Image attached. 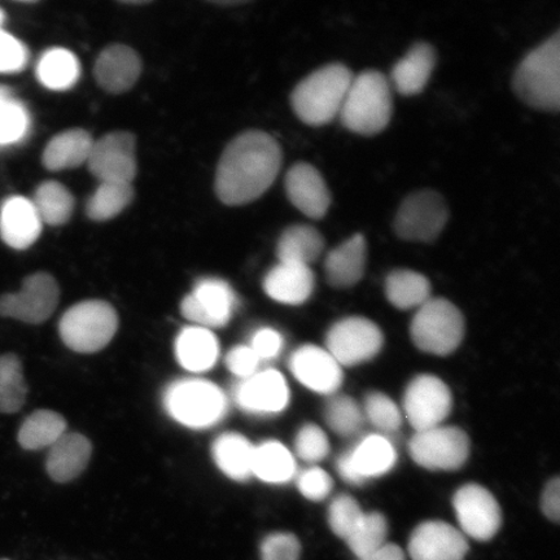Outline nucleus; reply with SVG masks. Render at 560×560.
I'll return each mask as SVG.
<instances>
[{
  "mask_svg": "<svg viewBox=\"0 0 560 560\" xmlns=\"http://www.w3.org/2000/svg\"><path fill=\"white\" fill-rule=\"evenodd\" d=\"M282 161L275 137L260 130L242 132L228 144L217 166V196L226 206H244L261 198L275 184Z\"/></svg>",
  "mask_w": 560,
  "mask_h": 560,
  "instance_id": "obj_1",
  "label": "nucleus"
},
{
  "mask_svg": "<svg viewBox=\"0 0 560 560\" xmlns=\"http://www.w3.org/2000/svg\"><path fill=\"white\" fill-rule=\"evenodd\" d=\"M394 115L390 82L380 70H365L353 75L340 121L349 131L360 136H376L388 128Z\"/></svg>",
  "mask_w": 560,
  "mask_h": 560,
  "instance_id": "obj_2",
  "label": "nucleus"
},
{
  "mask_svg": "<svg viewBox=\"0 0 560 560\" xmlns=\"http://www.w3.org/2000/svg\"><path fill=\"white\" fill-rule=\"evenodd\" d=\"M515 94L530 108L558 112L560 107V34L532 50L517 66Z\"/></svg>",
  "mask_w": 560,
  "mask_h": 560,
  "instance_id": "obj_3",
  "label": "nucleus"
},
{
  "mask_svg": "<svg viewBox=\"0 0 560 560\" xmlns=\"http://www.w3.org/2000/svg\"><path fill=\"white\" fill-rule=\"evenodd\" d=\"M352 80L353 73L342 65L314 70L292 91V108L306 125H327L339 117Z\"/></svg>",
  "mask_w": 560,
  "mask_h": 560,
  "instance_id": "obj_4",
  "label": "nucleus"
},
{
  "mask_svg": "<svg viewBox=\"0 0 560 560\" xmlns=\"http://www.w3.org/2000/svg\"><path fill=\"white\" fill-rule=\"evenodd\" d=\"M164 408L175 422L188 429H209L228 415V398L215 384L202 380H182L165 389Z\"/></svg>",
  "mask_w": 560,
  "mask_h": 560,
  "instance_id": "obj_5",
  "label": "nucleus"
},
{
  "mask_svg": "<svg viewBox=\"0 0 560 560\" xmlns=\"http://www.w3.org/2000/svg\"><path fill=\"white\" fill-rule=\"evenodd\" d=\"M118 328L117 313L102 300H88L62 315L59 334L62 342L79 353H95L107 347Z\"/></svg>",
  "mask_w": 560,
  "mask_h": 560,
  "instance_id": "obj_6",
  "label": "nucleus"
},
{
  "mask_svg": "<svg viewBox=\"0 0 560 560\" xmlns=\"http://www.w3.org/2000/svg\"><path fill=\"white\" fill-rule=\"evenodd\" d=\"M410 335L422 352L447 355L464 340L465 318L450 300L431 298L417 310Z\"/></svg>",
  "mask_w": 560,
  "mask_h": 560,
  "instance_id": "obj_7",
  "label": "nucleus"
},
{
  "mask_svg": "<svg viewBox=\"0 0 560 560\" xmlns=\"http://www.w3.org/2000/svg\"><path fill=\"white\" fill-rule=\"evenodd\" d=\"M450 221V208L443 195L419 190L402 200L394 229L400 240L412 243L435 242Z\"/></svg>",
  "mask_w": 560,
  "mask_h": 560,
  "instance_id": "obj_8",
  "label": "nucleus"
},
{
  "mask_svg": "<svg viewBox=\"0 0 560 560\" xmlns=\"http://www.w3.org/2000/svg\"><path fill=\"white\" fill-rule=\"evenodd\" d=\"M470 439L455 427L416 432L409 444L416 464L431 471L459 470L470 457Z\"/></svg>",
  "mask_w": 560,
  "mask_h": 560,
  "instance_id": "obj_9",
  "label": "nucleus"
},
{
  "mask_svg": "<svg viewBox=\"0 0 560 560\" xmlns=\"http://www.w3.org/2000/svg\"><path fill=\"white\" fill-rule=\"evenodd\" d=\"M383 341L381 328L373 320L362 317L339 320L326 336L327 352L341 368L373 360L380 354Z\"/></svg>",
  "mask_w": 560,
  "mask_h": 560,
  "instance_id": "obj_10",
  "label": "nucleus"
},
{
  "mask_svg": "<svg viewBox=\"0 0 560 560\" xmlns=\"http://www.w3.org/2000/svg\"><path fill=\"white\" fill-rule=\"evenodd\" d=\"M60 290L52 276L35 272L25 278L18 293L0 298V317L39 325L51 317L59 304Z\"/></svg>",
  "mask_w": 560,
  "mask_h": 560,
  "instance_id": "obj_11",
  "label": "nucleus"
},
{
  "mask_svg": "<svg viewBox=\"0 0 560 560\" xmlns=\"http://www.w3.org/2000/svg\"><path fill=\"white\" fill-rule=\"evenodd\" d=\"M453 408L452 392L433 375H419L405 390L404 410L416 432L435 429L450 417Z\"/></svg>",
  "mask_w": 560,
  "mask_h": 560,
  "instance_id": "obj_12",
  "label": "nucleus"
},
{
  "mask_svg": "<svg viewBox=\"0 0 560 560\" xmlns=\"http://www.w3.org/2000/svg\"><path fill=\"white\" fill-rule=\"evenodd\" d=\"M88 165L101 184L131 185L137 175L135 136L128 131H115L95 140Z\"/></svg>",
  "mask_w": 560,
  "mask_h": 560,
  "instance_id": "obj_13",
  "label": "nucleus"
},
{
  "mask_svg": "<svg viewBox=\"0 0 560 560\" xmlns=\"http://www.w3.org/2000/svg\"><path fill=\"white\" fill-rule=\"evenodd\" d=\"M460 532L478 541H489L502 525L500 503L488 489L478 485L462 487L453 499Z\"/></svg>",
  "mask_w": 560,
  "mask_h": 560,
  "instance_id": "obj_14",
  "label": "nucleus"
},
{
  "mask_svg": "<svg viewBox=\"0 0 560 560\" xmlns=\"http://www.w3.org/2000/svg\"><path fill=\"white\" fill-rule=\"evenodd\" d=\"M235 307V293L225 280L205 278L182 300L180 312L186 319L209 330L228 325Z\"/></svg>",
  "mask_w": 560,
  "mask_h": 560,
  "instance_id": "obj_15",
  "label": "nucleus"
},
{
  "mask_svg": "<svg viewBox=\"0 0 560 560\" xmlns=\"http://www.w3.org/2000/svg\"><path fill=\"white\" fill-rule=\"evenodd\" d=\"M237 406L249 415L271 416L290 402L289 385L277 370H264L243 380L235 389Z\"/></svg>",
  "mask_w": 560,
  "mask_h": 560,
  "instance_id": "obj_16",
  "label": "nucleus"
},
{
  "mask_svg": "<svg viewBox=\"0 0 560 560\" xmlns=\"http://www.w3.org/2000/svg\"><path fill=\"white\" fill-rule=\"evenodd\" d=\"M468 544L462 532L445 522H424L412 532V560H465Z\"/></svg>",
  "mask_w": 560,
  "mask_h": 560,
  "instance_id": "obj_17",
  "label": "nucleus"
},
{
  "mask_svg": "<svg viewBox=\"0 0 560 560\" xmlns=\"http://www.w3.org/2000/svg\"><path fill=\"white\" fill-rule=\"evenodd\" d=\"M287 198L301 213L312 220H320L331 207V192L317 167L298 163L285 174Z\"/></svg>",
  "mask_w": 560,
  "mask_h": 560,
  "instance_id": "obj_18",
  "label": "nucleus"
},
{
  "mask_svg": "<svg viewBox=\"0 0 560 560\" xmlns=\"http://www.w3.org/2000/svg\"><path fill=\"white\" fill-rule=\"evenodd\" d=\"M290 369L293 376L319 395H335L341 387L345 375L338 361L327 349L304 346L291 357Z\"/></svg>",
  "mask_w": 560,
  "mask_h": 560,
  "instance_id": "obj_19",
  "label": "nucleus"
},
{
  "mask_svg": "<svg viewBox=\"0 0 560 560\" xmlns=\"http://www.w3.org/2000/svg\"><path fill=\"white\" fill-rule=\"evenodd\" d=\"M142 61L132 48L114 45L105 48L95 62V79L108 93L121 94L136 85Z\"/></svg>",
  "mask_w": 560,
  "mask_h": 560,
  "instance_id": "obj_20",
  "label": "nucleus"
},
{
  "mask_svg": "<svg viewBox=\"0 0 560 560\" xmlns=\"http://www.w3.org/2000/svg\"><path fill=\"white\" fill-rule=\"evenodd\" d=\"M42 221L33 202L23 196L7 199L0 208V237L13 249L30 248L37 242Z\"/></svg>",
  "mask_w": 560,
  "mask_h": 560,
  "instance_id": "obj_21",
  "label": "nucleus"
},
{
  "mask_svg": "<svg viewBox=\"0 0 560 560\" xmlns=\"http://www.w3.org/2000/svg\"><path fill=\"white\" fill-rule=\"evenodd\" d=\"M368 242L362 234H354L348 241L328 252L325 272L328 284L335 289H350L365 275Z\"/></svg>",
  "mask_w": 560,
  "mask_h": 560,
  "instance_id": "obj_22",
  "label": "nucleus"
},
{
  "mask_svg": "<svg viewBox=\"0 0 560 560\" xmlns=\"http://www.w3.org/2000/svg\"><path fill=\"white\" fill-rule=\"evenodd\" d=\"M315 285L310 266L279 262L264 279L266 295L280 304L301 305L312 296Z\"/></svg>",
  "mask_w": 560,
  "mask_h": 560,
  "instance_id": "obj_23",
  "label": "nucleus"
},
{
  "mask_svg": "<svg viewBox=\"0 0 560 560\" xmlns=\"http://www.w3.org/2000/svg\"><path fill=\"white\" fill-rule=\"evenodd\" d=\"M436 51L430 44L420 42L396 62L390 74V86L398 94L415 96L429 85L436 67Z\"/></svg>",
  "mask_w": 560,
  "mask_h": 560,
  "instance_id": "obj_24",
  "label": "nucleus"
},
{
  "mask_svg": "<svg viewBox=\"0 0 560 560\" xmlns=\"http://www.w3.org/2000/svg\"><path fill=\"white\" fill-rule=\"evenodd\" d=\"M93 446L80 433H66L50 447L46 470L56 482L72 481L86 470Z\"/></svg>",
  "mask_w": 560,
  "mask_h": 560,
  "instance_id": "obj_25",
  "label": "nucleus"
},
{
  "mask_svg": "<svg viewBox=\"0 0 560 560\" xmlns=\"http://www.w3.org/2000/svg\"><path fill=\"white\" fill-rule=\"evenodd\" d=\"M219 355V340L208 328L186 327L175 340V357L179 365L191 373H205L212 369Z\"/></svg>",
  "mask_w": 560,
  "mask_h": 560,
  "instance_id": "obj_26",
  "label": "nucleus"
},
{
  "mask_svg": "<svg viewBox=\"0 0 560 560\" xmlns=\"http://www.w3.org/2000/svg\"><path fill=\"white\" fill-rule=\"evenodd\" d=\"M94 140L86 130L62 131L48 142L44 152V164L51 172L74 170L88 164Z\"/></svg>",
  "mask_w": 560,
  "mask_h": 560,
  "instance_id": "obj_27",
  "label": "nucleus"
},
{
  "mask_svg": "<svg viewBox=\"0 0 560 560\" xmlns=\"http://www.w3.org/2000/svg\"><path fill=\"white\" fill-rule=\"evenodd\" d=\"M348 452L363 482L388 474L397 462L395 446L387 436L370 435Z\"/></svg>",
  "mask_w": 560,
  "mask_h": 560,
  "instance_id": "obj_28",
  "label": "nucleus"
},
{
  "mask_svg": "<svg viewBox=\"0 0 560 560\" xmlns=\"http://www.w3.org/2000/svg\"><path fill=\"white\" fill-rule=\"evenodd\" d=\"M325 237L311 225L287 228L277 244L279 262L310 266L324 254Z\"/></svg>",
  "mask_w": 560,
  "mask_h": 560,
  "instance_id": "obj_29",
  "label": "nucleus"
},
{
  "mask_svg": "<svg viewBox=\"0 0 560 560\" xmlns=\"http://www.w3.org/2000/svg\"><path fill=\"white\" fill-rule=\"evenodd\" d=\"M255 446L250 441L240 433H223L214 441L212 455L217 467L236 481H245L254 476L252 464H254Z\"/></svg>",
  "mask_w": 560,
  "mask_h": 560,
  "instance_id": "obj_30",
  "label": "nucleus"
},
{
  "mask_svg": "<svg viewBox=\"0 0 560 560\" xmlns=\"http://www.w3.org/2000/svg\"><path fill=\"white\" fill-rule=\"evenodd\" d=\"M385 295L397 310H419L431 299V283L420 272L395 270L385 279Z\"/></svg>",
  "mask_w": 560,
  "mask_h": 560,
  "instance_id": "obj_31",
  "label": "nucleus"
},
{
  "mask_svg": "<svg viewBox=\"0 0 560 560\" xmlns=\"http://www.w3.org/2000/svg\"><path fill=\"white\" fill-rule=\"evenodd\" d=\"M296 472L295 459L283 444L278 441H266L255 446L252 474L270 485H283Z\"/></svg>",
  "mask_w": 560,
  "mask_h": 560,
  "instance_id": "obj_32",
  "label": "nucleus"
},
{
  "mask_svg": "<svg viewBox=\"0 0 560 560\" xmlns=\"http://www.w3.org/2000/svg\"><path fill=\"white\" fill-rule=\"evenodd\" d=\"M67 433V422L58 412L37 410L24 420L19 431V444L26 451L51 447Z\"/></svg>",
  "mask_w": 560,
  "mask_h": 560,
  "instance_id": "obj_33",
  "label": "nucleus"
},
{
  "mask_svg": "<svg viewBox=\"0 0 560 560\" xmlns=\"http://www.w3.org/2000/svg\"><path fill=\"white\" fill-rule=\"evenodd\" d=\"M80 70V62L74 54L66 48H51L38 61L37 77L45 88L65 91L75 85Z\"/></svg>",
  "mask_w": 560,
  "mask_h": 560,
  "instance_id": "obj_34",
  "label": "nucleus"
},
{
  "mask_svg": "<svg viewBox=\"0 0 560 560\" xmlns=\"http://www.w3.org/2000/svg\"><path fill=\"white\" fill-rule=\"evenodd\" d=\"M42 223L51 226L65 225L74 210V198L59 182H45L35 191L32 201Z\"/></svg>",
  "mask_w": 560,
  "mask_h": 560,
  "instance_id": "obj_35",
  "label": "nucleus"
},
{
  "mask_svg": "<svg viewBox=\"0 0 560 560\" xmlns=\"http://www.w3.org/2000/svg\"><path fill=\"white\" fill-rule=\"evenodd\" d=\"M27 387L23 365L15 354L0 355V412L13 415L23 408Z\"/></svg>",
  "mask_w": 560,
  "mask_h": 560,
  "instance_id": "obj_36",
  "label": "nucleus"
},
{
  "mask_svg": "<svg viewBox=\"0 0 560 560\" xmlns=\"http://www.w3.org/2000/svg\"><path fill=\"white\" fill-rule=\"evenodd\" d=\"M135 198V188L129 184H109L104 182L91 195L86 212L91 220L104 222L115 219Z\"/></svg>",
  "mask_w": 560,
  "mask_h": 560,
  "instance_id": "obj_37",
  "label": "nucleus"
},
{
  "mask_svg": "<svg viewBox=\"0 0 560 560\" xmlns=\"http://www.w3.org/2000/svg\"><path fill=\"white\" fill-rule=\"evenodd\" d=\"M388 523L381 513H365L346 542L353 555L362 559L387 544Z\"/></svg>",
  "mask_w": 560,
  "mask_h": 560,
  "instance_id": "obj_38",
  "label": "nucleus"
},
{
  "mask_svg": "<svg viewBox=\"0 0 560 560\" xmlns=\"http://www.w3.org/2000/svg\"><path fill=\"white\" fill-rule=\"evenodd\" d=\"M325 419L327 425L341 438L357 435L365 423L361 406L346 395H335L327 401Z\"/></svg>",
  "mask_w": 560,
  "mask_h": 560,
  "instance_id": "obj_39",
  "label": "nucleus"
},
{
  "mask_svg": "<svg viewBox=\"0 0 560 560\" xmlns=\"http://www.w3.org/2000/svg\"><path fill=\"white\" fill-rule=\"evenodd\" d=\"M363 416L384 435H394L402 425L398 406L381 392H370L362 406Z\"/></svg>",
  "mask_w": 560,
  "mask_h": 560,
  "instance_id": "obj_40",
  "label": "nucleus"
},
{
  "mask_svg": "<svg viewBox=\"0 0 560 560\" xmlns=\"http://www.w3.org/2000/svg\"><path fill=\"white\" fill-rule=\"evenodd\" d=\"M30 128V116L23 104L0 90V145L19 142Z\"/></svg>",
  "mask_w": 560,
  "mask_h": 560,
  "instance_id": "obj_41",
  "label": "nucleus"
},
{
  "mask_svg": "<svg viewBox=\"0 0 560 560\" xmlns=\"http://www.w3.org/2000/svg\"><path fill=\"white\" fill-rule=\"evenodd\" d=\"M363 511L352 497L339 495L328 509V524L336 536L347 540L363 516Z\"/></svg>",
  "mask_w": 560,
  "mask_h": 560,
  "instance_id": "obj_42",
  "label": "nucleus"
},
{
  "mask_svg": "<svg viewBox=\"0 0 560 560\" xmlns=\"http://www.w3.org/2000/svg\"><path fill=\"white\" fill-rule=\"evenodd\" d=\"M298 457L307 464H317L330 453V443L324 430L317 424H305L296 436Z\"/></svg>",
  "mask_w": 560,
  "mask_h": 560,
  "instance_id": "obj_43",
  "label": "nucleus"
},
{
  "mask_svg": "<svg viewBox=\"0 0 560 560\" xmlns=\"http://www.w3.org/2000/svg\"><path fill=\"white\" fill-rule=\"evenodd\" d=\"M260 555L262 560H300L301 544L295 535L277 532L264 538Z\"/></svg>",
  "mask_w": 560,
  "mask_h": 560,
  "instance_id": "obj_44",
  "label": "nucleus"
},
{
  "mask_svg": "<svg viewBox=\"0 0 560 560\" xmlns=\"http://www.w3.org/2000/svg\"><path fill=\"white\" fill-rule=\"evenodd\" d=\"M334 481L331 476L319 467L307 468L298 478L300 493L310 501H322L331 493Z\"/></svg>",
  "mask_w": 560,
  "mask_h": 560,
  "instance_id": "obj_45",
  "label": "nucleus"
},
{
  "mask_svg": "<svg viewBox=\"0 0 560 560\" xmlns=\"http://www.w3.org/2000/svg\"><path fill=\"white\" fill-rule=\"evenodd\" d=\"M26 61L24 45L9 33L0 31V73L19 72Z\"/></svg>",
  "mask_w": 560,
  "mask_h": 560,
  "instance_id": "obj_46",
  "label": "nucleus"
},
{
  "mask_svg": "<svg viewBox=\"0 0 560 560\" xmlns=\"http://www.w3.org/2000/svg\"><path fill=\"white\" fill-rule=\"evenodd\" d=\"M258 363H260V360L250 347H236L230 350L226 357L228 369L242 380H247V377L256 374Z\"/></svg>",
  "mask_w": 560,
  "mask_h": 560,
  "instance_id": "obj_47",
  "label": "nucleus"
},
{
  "mask_svg": "<svg viewBox=\"0 0 560 560\" xmlns=\"http://www.w3.org/2000/svg\"><path fill=\"white\" fill-rule=\"evenodd\" d=\"M282 348V335L272 330V328H261L252 338L250 349L254 350L260 361L276 359Z\"/></svg>",
  "mask_w": 560,
  "mask_h": 560,
  "instance_id": "obj_48",
  "label": "nucleus"
},
{
  "mask_svg": "<svg viewBox=\"0 0 560 560\" xmlns=\"http://www.w3.org/2000/svg\"><path fill=\"white\" fill-rule=\"evenodd\" d=\"M541 508L549 521L558 523L560 517V481L552 479L546 486L542 494Z\"/></svg>",
  "mask_w": 560,
  "mask_h": 560,
  "instance_id": "obj_49",
  "label": "nucleus"
},
{
  "mask_svg": "<svg viewBox=\"0 0 560 560\" xmlns=\"http://www.w3.org/2000/svg\"><path fill=\"white\" fill-rule=\"evenodd\" d=\"M360 560H405L404 550L395 544H385L381 549L371 552Z\"/></svg>",
  "mask_w": 560,
  "mask_h": 560,
  "instance_id": "obj_50",
  "label": "nucleus"
},
{
  "mask_svg": "<svg viewBox=\"0 0 560 560\" xmlns=\"http://www.w3.org/2000/svg\"><path fill=\"white\" fill-rule=\"evenodd\" d=\"M3 21H4L3 11L0 10V31H2Z\"/></svg>",
  "mask_w": 560,
  "mask_h": 560,
  "instance_id": "obj_51",
  "label": "nucleus"
},
{
  "mask_svg": "<svg viewBox=\"0 0 560 560\" xmlns=\"http://www.w3.org/2000/svg\"><path fill=\"white\" fill-rule=\"evenodd\" d=\"M2 560H9V559H2Z\"/></svg>",
  "mask_w": 560,
  "mask_h": 560,
  "instance_id": "obj_52",
  "label": "nucleus"
}]
</instances>
